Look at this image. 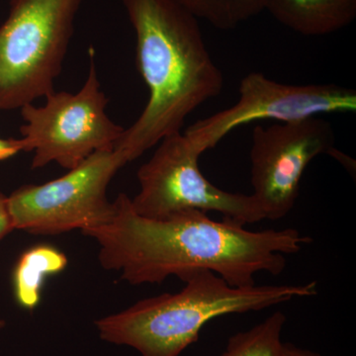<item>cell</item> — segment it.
I'll use <instances>...</instances> for the list:
<instances>
[{"label":"cell","instance_id":"cell-14","mask_svg":"<svg viewBox=\"0 0 356 356\" xmlns=\"http://www.w3.org/2000/svg\"><path fill=\"white\" fill-rule=\"evenodd\" d=\"M14 231L13 220L8 209L7 196L0 192V241Z\"/></svg>","mask_w":356,"mask_h":356},{"label":"cell","instance_id":"cell-8","mask_svg":"<svg viewBox=\"0 0 356 356\" xmlns=\"http://www.w3.org/2000/svg\"><path fill=\"white\" fill-rule=\"evenodd\" d=\"M238 95L235 105L195 122L185 131L199 156L216 147L232 131L252 122H293L356 111L355 89L334 83H281L257 72L243 77Z\"/></svg>","mask_w":356,"mask_h":356},{"label":"cell","instance_id":"cell-3","mask_svg":"<svg viewBox=\"0 0 356 356\" xmlns=\"http://www.w3.org/2000/svg\"><path fill=\"white\" fill-rule=\"evenodd\" d=\"M177 293L140 300L119 313L96 321L100 339L130 346L140 356H179L196 343L204 325L231 314L261 311L317 295L316 281L304 284L235 287L206 269L180 278Z\"/></svg>","mask_w":356,"mask_h":356},{"label":"cell","instance_id":"cell-2","mask_svg":"<svg viewBox=\"0 0 356 356\" xmlns=\"http://www.w3.org/2000/svg\"><path fill=\"white\" fill-rule=\"evenodd\" d=\"M136 35L138 70L149 88L139 118L114 149L129 163L172 134L224 86L198 19L175 0H121Z\"/></svg>","mask_w":356,"mask_h":356},{"label":"cell","instance_id":"cell-17","mask_svg":"<svg viewBox=\"0 0 356 356\" xmlns=\"http://www.w3.org/2000/svg\"><path fill=\"white\" fill-rule=\"evenodd\" d=\"M6 321H4L3 318H0V330L3 329V327H6Z\"/></svg>","mask_w":356,"mask_h":356},{"label":"cell","instance_id":"cell-13","mask_svg":"<svg viewBox=\"0 0 356 356\" xmlns=\"http://www.w3.org/2000/svg\"><path fill=\"white\" fill-rule=\"evenodd\" d=\"M197 19L220 30H233L266 10L268 0H175Z\"/></svg>","mask_w":356,"mask_h":356},{"label":"cell","instance_id":"cell-10","mask_svg":"<svg viewBox=\"0 0 356 356\" xmlns=\"http://www.w3.org/2000/svg\"><path fill=\"white\" fill-rule=\"evenodd\" d=\"M266 10L298 34L325 36L355 21L356 0H268Z\"/></svg>","mask_w":356,"mask_h":356},{"label":"cell","instance_id":"cell-15","mask_svg":"<svg viewBox=\"0 0 356 356\" xmlns=\"http://www.w3.org/2000/svg\"><path fill=\"white\" fill-rule=\"evenodd\" d=\"M20 152H23V144L21 139H2L0 138V161L13 158Z\"/></svg>","mask_w":356,"mask_h":356},{"label":"cell","instance_id":"cell-6","mask_svg":"<svg viewBox=\"0 0 356 356\" xmlns=\"http://www.w3.org/2000/svg\"><path fill=\"white\" fill-rule=\"evenodd\" d=\"M128 163L120 151L103 149L57 179L23 185L7 196L14 229L58 235L99 228L114 214L107 197L110 182Z\"/></svg>","mask_w":356,"mask_h":356},{"label":"cell","instance_id":"cell-7","mask_svg":"<svg viewBox=\"0 0 356 356\" xmlns=\"http://www.w3.org/2000/svg\"><path fill=\"white\" fill-rule=\"evenodd\" d=\"M153 156L140 166V191L131 198L140 216L163 219L184 210L215 211L243 225L266 220L250 194L232 193L211 184L198 168L199 154L184 134L175 133L159 143Z\"/></svg>","mask_w":356,"mask_h":356},{"label":"cell","instance_id":"cell-9","mask_svg":"<svg viewBox=\"0 0 356 356\" xmlns=\"http://www.w3.org/2000/svg\"><path fill=\"white\" fill-rule=\"evenodd\" d=\"M336 135L322 116L255 126L250 149L252 195L267 220L287 216L298 199L300 182L313 159L332 154Z\"/></svg>","mask_w":356,"mask_h":356},{"label":"cell","instance_id":"cell-11","mask_svg":"<svg viewBox=\"0 0 356 356\" xmlns=\"http://www.w3.org/2000/svg\"><path fill=\"white\" fill-rule=\"evenodd\" d=\"M67 264V255L53 245L41 243L28 248L14 267L13 291L18 305L28 311L36 309L47 277L62 273Z\"/></svg>","mask_w":356,"mask_h":356},{"label":"cell","instance_id":"cell-16","mask_svg":"<svg viewBox=\"0 0 356 356\" xmlns=\"http://www.w3.org/2000/svg\"><path fill=\"white\" fill-rule=\"evenodd\" d=\"M282 356H321L310 350L297 348L292 343H283Z\"/></svg>","mask_w":356,"mask_h":356},{"label":"cell","instance_id":"cell-4","mask_svg":"<svg viewBox=\"0 0 356 356\" xmlns=\"http://www.w3.org/2000/svg\"><path fill=\"white\" fill-rule=\"evenodd\" d=\"M83 0H10L0 26V110L55 91Z\"/></svg>","mask_w":356,"mask_h":356},{"label":"cell","instance_id":"cell-1","mask_svg":"<svg viewBox=\"0 0 356 356\" xmlns=\"http://www.w3.org/2000/svg\"><path fill=\"white\" fill-rule=\"evenodd\" d=\"M113 203L110 221L83 234L99 245L103 268L131 285L159 284L206 269L232 286H252L255 274L278 275L286 266L285 254H298L313 242L295 229L248 231L235 220L216 221L200 210L163 219L140 216L125 193Z\"/></svg>","mask_w":356,"mask_h":356},{"label":"cell","instance_id":"cell-12","mask_svg":"<svg viewBox=\"0 0 356 356\" xmlns=\"http://www.w3.org/2000/svg\"><path fill=\"white\" fill-rule=\"evenodd\" d=\"M286 316L274 312L264 322L229 337L226 350L220 356H282V330Z\"/></svg>","mask_w":356,"mask_h":356},{"label":"cell","instance_id":"cell-5","mask_svg":"<svg viewBox=\"0 0 356 356\" xmlns=\"http://www.w3.org/2000/svg\"><path fill=\"white\" fill-rule=\"evenodd\" d=\"M88 76L76 93L54 91L43 106L25 105L20 128L23 152H33L32 170L55 163L70 170L95 152L113 149L125 128L106 113L108 99L100 88L95 51L88 50Z\"/></svg>","mask_w":356,"mask_h":356}]
</instances>
